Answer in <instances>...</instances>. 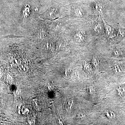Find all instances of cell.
<instances>
[{
    "label": "cell",
    "instance_id": "obj_11",
    "mask_svg": "<svg viewBox=\"0 0 125 125\" xmlns=\"http://www.w3.org/2000/svg\"><path fill=\"white\" fill-rule=\"evenodd\" d=\"M113 69L114 73L116 74H119L122 72V69L120 66L118 64L114 65L113 67Z\"/></svg>",
    "mask_w": 125,
    "mask_h": 125
},
{
    "label": "cell",
    "instance_id": "obj_4",
    "mask_svg": "<svg viewBox=\"0 0 125 125\" xmlns=\"http://www.w3.org/2000/svg\"><path fill=\"white\" fill-rule=\"evenodd\" d=\"M86 34L84 31L81 30H78L75 33L73 39L76 42L82 43L86 40Z\"/></svg>",
    "mask_w": 125,
    "mask_h": 125
},
{
    "label": "cell",
    "instance_id": "obj_5",
    "mask_svg": "<svg viewBox=\"0 0 125 125\" xmlns=\"http://www.w3.org/2000/svg\"><path fill=\"white\" fill-rule=\"evenodd\" d=\"M73 14L76 18H83L84 16L83 10L80 7H75L73 9Z\"/></svg>",
    "mask_w": 125,
    "mask_h": 125
},
{
    "label": "cell",
    "instance_id": "obj_7",
    "mask_svg": "<svg viewBox=\"0 0 125 125\" xmlns=\"http://www.w3.org/2000/svg\"><path fill=\"white\" fill-rule=\"evenodd\" d=\"M105 115L109 120H114L115 118V115L114 112L110 110H106L105 112Z\"/></svg>",
    "mask_w": 125,
    "mask_h": 125
},
{
    "label": "cell",
    "instance_id": "obj_10",
    "mask_svg": "<svg viewBox=\"0 0 125 125\" xmlns=\"http://www.w3.org/2000/svg\"><path fill=\"white\" fill-rule=\"evenodd\" d=\"M73 105V101L71 99H67L66 102L65 106L66 109L68 111H70Z\"/></svg>",
    "mask_w": 125,
    "mask_h": 125
},
{
    "label": "cell",
    "instance_id": "obj_9",
    "mask_svg": "<svg viewBox=\"0 0 125 125\" xmlns=\"http://www.w3.org/2000/svg\"><path fill=\"white\" fill-rule=\"evenodd\" d=\"M28 68L25 65H21L19 68V71L21 73L25 74L27 73Z\"/></svg>",
    "mask_w": 125,
    "mask_h": 125
},
{
    "label": "cell",
    "instance_id": "obj_2",
    "mask_svg": "<svg viewBox=\"0 0 125 125\" xmlns=\"http://www.w3.org/2000/svg\"><path fill=\"white\" fill-rule=\"evenodd\" d=\"M102 18L104 25L105 33L108 40L111 42H118L117 38V30H116L108 24L107 23L105 22L103 17H102Z\"/></svg>",
    "mask_w": 125,
    "mask_h": 125
},
{
    "label": "cell",
    "instance_id": "obj_3",
    "mask_svg": "<svg viewBox=\"0 0 125 125\" xmlns=\"http://www.w3.org/2000/svg\"><path fill=\"white\" fill-rule=\"evenodd\" d=\"M92 8L94 13L102 16L105 13L106 6L100 0H95L92 5Z\"/></svg>",
    "mask_w": 125,
    "mask_h": 125
},
{
    "label": "cell",
    "instance_id": "obj_8",
    "mask_svg": "<svg viewBox=\"0 0 125 125\" xmlns=\"http://www.w3.org/2000/svg\"><path fill=\"white\" fill-rule=\"evenodd\" d=\"M83 66L84 69L85 71L88 73H90L92 70L91 66L90 64L87 61H84L83 63Z\"/></svg>",
    "mask_w": 125,
    "mask_h": 125
},
{
    "label": "cell",
    "instance_id": "obj_15",
    "mask_svg": "<svg viewBox=\"0 0 125 125\" xmlns=\"http://www.w3.org/2000/svg\"><path fill=\"white\" fill-rule=\"evenodd\" d=\"M87 91L89 93V94H93L94 93V91L93 88L92 87H90L87 88Z\"/></svg>",
    "mask_w": 125,
    "mask_h": 125
},
{
    "label": "cell",
    "instance_id": "obj_16",
    "mask_svg": "<svg viewBox=\"0 0 125 125\" xmlns=\"http://www.w3.org/2000/svg\"><path fill=\"white\" fill-rule=\"evenodd\" d=\"M78 118H79V119H83L84 118V117H85V115H84V114H83V113H80V114H78Z\"/></svg>",
    "mask_w": 125,
    "mask_h": 125
},
{
    "label": "cell",
    "instance_id": "obj_14",
    "mask_svg": "<svg viewBox=\"0 0 125 125\" xmlns=\"http://www.w3.org/2000/svg\"><path fill=\"white\" fill-rule=\"evenodd\" d=\"M99 62L98 59L94 58L92 59V64L95 67H97L99 64Z\"/></svg>",
    "mask_w": 125,
    "mask_h": 125
},
{
    "label": "cell",
    "instance_id": "obj_12",
    "mask_svg": "<svg viewBox=\"0 0 125 125\" xmlns=\"http://www.w3.org/2000/svg\"><path fill=\"white\" fill-rule=\"evenodd\" d=\"M113 54L114 56L118 57L121 56L123 54V52L121 48L117 47L113 51Z\"/></svg>",
    "mask_w": 125,
    "mask_h": 125
},
{
    "label": "cell",
    "instance_id": "obj_6",
    "mask_svg": "<svg viewBox=\"0 0 125 125\" xmlns=\"http://www.w3.org/2000/svg\"><path fill=\"white\" fill-rule=\"evenodd\" d=\"M117 38L118 42L122 40L125 37V28H118L117 30Z\"/></svg>",
    "mask_w": 125,
    "mask_h": 125
},
{
    "label": "cell",
    "instance_id": "obj_13",
    "mask_svg": "<svg viewBox=\"0 0 125 125\" xmlns=\"http://www.w3.org/2000/svg\"><path fill=\"white\" fill-rule=\"evenodd\" d=\"M117 93L120 96H123L125 92V89L123 87H118L117 89Z\"/></svg>",
    "mask_w": 125,
    "mask_h": 125
},
{
    "label": "cell",
    "instance_id": "obj_1",
    "mask_svg": "<svg viewBox=\"0 0 125 125\" xmlns=\"http://www.w3.org/2000/svg\"><path fill=\"white\" fill-rule=\"evenodd\" d=\"M91 29L92 33L96 36L102 34L105 31L102 16H99L93 20L91 23Z\"/></svg>",
    "mask_w": 125,
    "mask_h": 125
}]
</instances>
